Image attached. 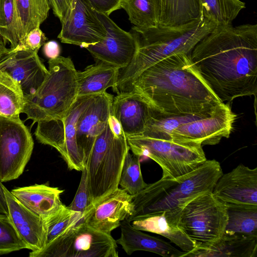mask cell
<instances>
[{"mask_svg":"<svg viewBox=\"0 0 257 257\" xmlns=\"http://www.w3.org/2000/svg\"><path fill=\"white\" fill-rule=\"evenodd\" d=\"M191 60L222 102L257 92V25L216 26L192 49Z\"/></svg>","mask_w":257,"mask_h":257,"instance_id":"1","label":"cell"},{"mask_svg":"<svg viewBox=\"0 0 257 257\" xmlns=\"http://www.w3.org/2000/svg\"><path fill=\"white\" fill-rule=\"evenodd\" d=\"M190 55L180 53L159 61L143 71L126 91L139 94L155 111L165 115L212 110L222 102L200 75Z\"/></svg>","mask_w":257,"mask_h":257,"instance_id":"2","label":"cell"},{"mask_svg":"<svg viewBox=\"0 0 257 257\" xmlns=\"http://www.w3.org/2000/svg\"><path fill=\"white\" fill-rule=\"evenodd\" d=\"M216 27L202 17L179 26L133 27L130 32L135 39L137 50L129 64L119 70L113 91L116 94L126 91L143 71L160 61L178 54H190L195 45Z\"/></svg>","mask_w":257,"mask_h":257,"instance_id":"3","label":"cell"},{"mask_svg":"<svg viewBox=\"0 0 257 257\" xmlns=\"http://www.w3.org/2000/svg\"><path fill=\"white\" fill-rule=\"evenodd\" d=\"M223 174L220 163L206 160L198 168L179 177L163 179L148 185L134 195L130 222L165 211L178 209L198 195L212 192Z\"/></svg>","mask_w":257,"mask_h":257,"instance_id":"4","label":"cell"},{"mask_svg":"<svg viewBox=\"0 0 257 257\" xmlns=\"http://www.w3.org/2000/svg\"><path fill=\"white\" fill-rule=\"evenodd\" d=\"M48 63L42 84L34 94L24 96L22 113L34 122L63 118L78 97L77 71L72 60L59 56Z\"/></svg>","mask_w":257,"mask_h":257,"instance_id":"5","label":"cell"},{"mask_svg":"<svg viewBox=\"0 0 257 257\" xmlns=\"http://www.w3.org/2000/svg\"><path fill=\"white\" fill-rule=\"evenodd\" d=\"M130 150L126 137L111 113L85 165L92 203L118 188L124 161Z\"/></svg>","mask_w":257,"mask_h":257,"instance_id":"6","label":"cell"},{"mask_svg":"<svg viewBox=\"0 0 257 257\" xmlns=\"http://www.w3.org/2000/svg\"><path fill=\"white\" fill-rule=\"evenodd\" d=\"M126 139L134 155L149 158L160 166L163 179L175 178L189 173L207 160L202 146L195 142L142 135Z\"/></svg>","mask_w":257,"mask_h":257,"instance_id":"7","label":"cell"},{"mask_svg":"<svg viewBox=\"0 0 257 257\" xmlns=\"http://www.w3.org/2000/svg\"><path fill=\"white\" fill-rule=\"evenodd\" d=\"M168 211L195 247L209 244L221 237L227 222L226 204L212 192L201 194L181 207Z\"/></svg>","mask_w":257,"mask_h":257,"instance_id":"8","label":"cell"},{"mask_svg":"<svg viewBox=\"0 0 257 257\" xmlns=\"http://www.w3.org/2000/svg\"><path fill=\"white\" fill-rule=\"evenodd\" d=\"M236 115L228 103L221 102L211 110L199 113L173 115L174 128L165 139L195 142L214 145L229 138Z\"/></svg>","mask_w":257,"mask_h":257,"instance_id":"9","label":"cell"},{"mask_svg":"<svg viewBox=\"0 0 257 257\" xmlns=\"http://www.w3.org/2000/svg\"><path fill=\"white\" fill-rule=\"evenodd\" d=\"M111 234L85 222L78 224L46 245L32 251L30 257H117V244Z\"/></svg>","mask_w":257,"mask_h":257,"instance_id":"10","label":"cell"},{"mask_svg":"<svg viewBox=\"0 0 257 257\" xmlns=\"http://www.w3.org/2000/svg\"><path fill=\"white\" fill-rule=\"evenodd\" d=\"M94 95L79 96L65 116L37 122L34 135L40 143L54 148L66 162L70 170L81 171L84 167L76 141L78 120Z\"/></svg>","mask_w":257,"mask_h":257,"instance_id":"11","label":"cell"},{"mask_svg":"<svg viewBox=\"0 0 257 257\" xmlns=\"http://www.w3.org/2000/svg\"><path fill=\"white\" fill-rule=\"evenodd\" d=\"M34 141L29 128L20 118L0 115V180L18 178L29 161Z\"/></svg>","mask_w":257,"mask_h":257,"instance_id":"12","label":"cell"},{"mask_svg":"<svg viewBox=\"0 0 257 257\" xmlns=\"http://www.w3.org/2000/svg\"><path fill=\"white\" fill-rule=\"evenodd\" d=\"M61 23L62 43L86 48L106 37L104 25L86 0H75Z\"/></svg>","mask_w":257,"mask_h":257,"instance_id":"13","label":"cell"},{"mask_svg":"<svg viewBox=\"0 0 257 257\" xmlns=\"http://www.w3.org/2000/svg\"><path fill=\"white\" fill-rule=\"evenodd\" d=\"M134 197L117 188L92 203L84 213V222L96 230L111 234L122 220L133 214Z\"/></svg>","mask_w":257,"mask_h":257,"instance_id":"14","label":"cell"},{"mask_svg":"<svg viewBox=\"0 0 257 257\" xmlns=\"http://www.w3.org/2000/svg\"><path fill=\"white\" fill-rule=\"evenodd\" d=\"M106 30L105 39L86 49L98 61L121 69L127 66L137 50L135 38L119 27L109 16L97 13Z\"/></svg>","mask_w":257,"mask_h":257,"instance_id":"15","label":"cell"},{"mask_svg":"<svg viewBox=\"0 0 257 257\" xmlns=\"http://www.w3.org/2000/svg\"><path fill=\"white\" fill-rule=\"evenodd\" d=\"M113 98L106 91L94 95L78 120L76 141L84 167L95 140L107 124L112 113Z\"/></svg>","mask_w":257,"mask_h":257,"instance_id":"16","label":"cell"},{"mask_svg":"<svg viewBox=\"0 0 257 257\" xmlns=\"http://www.w3.org/2000/svg\"><path fill=\"white\" fill-rule=\"evenodd\" d=\"M0 71L7 73L17 81L24 96L34 94L48 73V70L38 52L11 50L0 57Z\"/></svg>","mask_w":257,"mask_h":257,"instance_id":"17","label":"cell"},{"mask_svg":"<svg viewBox=\"0 0 257 257\" xmlns=\"http://www.w3.org/2000/svg\"><path fill=\"white\" fill-rule=\"evenodd\" d=\"M212 193L225 203L257 205V168L239 164L221 175Z\"/></svg>","mask_w":257,"mask_h":257,"instance_id":"18","label":"cell"},{"mask_svg":"<svg viewBox=\"0 0 257 257\" xmlns=\"http://www.w3.org/2000/svg\"><path fill=\"white\" fill-rule=\"evenodd\" d=\"M153 112L150 104L134 92H119L113 98L112 113L126 137L141 135Z\"/></svg>","mask_w":257,"mask_h":257,"instance_id":"19","label":"cell"},{"mask_svg":"<svg viewBox=\"0 0 257 257\" xmlns=\"http://www.w3.org/2000/svg\"><path fill=\"white\" fill-rule=\"evenodd\" d=\"M8 208V215L28 249L37 251L46 245L42 217L23 205L3 184Z\"/></svg>","mask_w":257,"mask_h":257,"instance_id":"20","label":"cell"},{"mask_svg":"<svg viewBox=\"0 0 257 257\" xmlns=\"http://www.w3.org/2000/svg\"><path fill=\"white\" fill-rule=\"evenodd\" d=\"M119 226L120 236L115 241L128 255L139 250L152 252L164 257H183L185 253L160 238L135 228L127 219L122 220Z\"/></svg>","mask_w":257,"mask_h":257,"instance_id":"21","label":"cell"},{"mask_svg":"<svg viewBox=\"0 0 257 257\" xmlns=\"http://www.w3.org/2000/svg\"><path fill=\"white\" fill-rule=\"evenodd\" d=\"M256 253L257 238L224 233L209 244L185 252L183 257H256Z\"/></svg>","mask_w":257,"mask_h":257,"instance_id":"22","label":"cell"},{"mask_svg":"<svg viewBox=\"0 0 257 257\" xmlns=\"http://www.w3.org/2000/svg\"><path fill=\"white\" fill-rule=\"evenodd\" d=\"M64 191L57 187L35 184L18 187L11 193L26 207L43 218L59 209L63 204L60 195Z\"/></svg>","mask_w":257,"mask_h":257,"instance_id":"23","label":"cell"},{"mask_svg":"<svg viewBox=\"0 0 257 257\" xmlns=\"http://www.w3.org/2000/svg\"><path fill=\"white\" fill-rule=\"evenodd\" d=\"M130 222L135 228L156 233L168 238L185 252H190L195 248V243L177 226L167 211L135 219Z\"/></svg>","mask_w":257,"mask_h":257,"instance_id":"24","label":"cell"},{"mask_svg":"<svg viewBox=\"0 0 257 257\" xmlns=\"http://www.w3.org/2000/svg\"><path fill=\"white\" fill-rule=\"evenodd\" d=\"M119 68L98 61L83 71H77L78 97L95 95L115 88Z\"/></svg>","mask_w":257,"mask_h":257,"instance_id":"25","label":"cell"},{"mask_svg":"<svg viewBox=\"0 0 257 257\" xmlns=\"http://www.w3.org/2000/svg\"><path fill=\"white\" fill-rule=\"evenodd\" d=\"M225 204L227 222L224 233L257 238V205Z\"/></svg>","mask_w":257,"mask_h":257,"instance_id":"26","label":"cell"},{"mask_svg":"<svg viewBox=\"0 0 257 257\" xmlns=\"http://www.w3.org/2000/svg\"><path fill=\"white\" fill-rule=\"evenodd\" d=\"M159 25L175 26L200 18L199 0H160Z\"/></svg>","mask_w":257,"mask_h":257,"instance_id":"27","label":"cell"},{"mask_svg":"<svg viewBox=\"0 0 257 257\" xmlns=\"http://www.w3.org/2000/svg\"><path fill=\"white\" fill-rule=\"evenodd\" d=\"M200 17L216 26L232 25L240 12L245 8L240 0H199Z\"/></svg>","mask_w":257,"mask_h":257,"instance_id":"28","label":"cell"},{"mask_svg":"<svg viewBox=\"0 0 257 257\" xmlns=\"http://www.w3.org/2000/svg\"><path fill=\"white\" fill-rule=\"evenodd\" d=\"M121 8L135 27L146 29L159 25L160 0H123Z\"/></svg>","mask_w":257,"mask_h":257,"instance_id":"29","label":"cell"},{"mask_svg":"<svg viewBox=\"0 0 257 257\" xmlns=\"http://www.w3.org/2000/svg\"><path fill=\"white\" fill-rule=\"evenodd\" d=\"M24 105V95L19 83L7 73L0 71V115L20 117Z\"/></svg>","mask_w":257,"mask_h":257,"instance_id":"30","label":"cell"},{"mask_svg":"<svg viewBox=\"0 0 257 257\" xmlns=\"http://www.w3.org/2000/svg\"><path fill=\"white\" fill-rule=\"evenodd\" d=\"M84 213L75 212L63 204L51 214L42 218L46 245L76 225L84 222Z\"/></svg>","mask_w":257,"mask_h":257,"instance_id":"31","label":"cell"},{"mask_svg":"<svg viewBox=\"0 0 257 257\" xmlns=\"http://www.w3.org/2000/svg\"><path fill=\"white\" fill-rule=\"evenodd\" d=\"M14 1L22 25V39L31 30L40 27L47 18L51 8L48 0Z\"/></svg>","mask_w":257,"mask_h":257,"instance_id":"32","label":"cell"},{"mask_svg":"<svg viewBox=\"0 0 257 257\" xmlns=\"http://www.w3.org/2000/svg\"><path fill=\"white\" fill-rule=\"evenodd\" d=\"M22 34V25L14 0H0V35L11 49L18 45Z\"/></svg>","mask_w":257,"mask_h":257,"instance_id":"33","label":"cell"},{"mask_svg":"<svg viewBox=\"0 0 257 257\" xmlns=\"http://www.w3.org/2000/svg\"><path fill=\"white\" fill-rule=\"evenodd\" d=\"M148 184L142 176L140 157L128 152L124 161L118 185L129 194L134 196Z\"/></svg>","mask_w":257,"mask_h":257,"instance_id":"34","label":"cell"},{"mask_svg":"<svg viewBox=\"0 0 257 257\" xmlns=\"http://www.w3.org/2000/svg\"><path fill=\"white\" fill-rule=\"evenodd\" d=\"M28 249L8 215L0 212V255Z\"/></svg>","mask_w":257,"mask_h":257,"instance_id":"35","label":"cell"},{"mask_svg":"<svg viewBox=\"0 0 257 257\" xmlns=\"http://www.w3.org/2000/svg\"><path fill=\"white\" fill-rule=\"evenodd\" d=\"M80 183L74 198L68 208L75 212L84 213L92 204L91 198L87 171L84 167L81 171Z\"/></svg>","mask_w":257,"mask_h":257,"instance_id":"36","label":"cell"},{"mask_svg":"<svg viewBox=\"0 0 257 257\" xmlns=\"http://www.w3.org/2000/svg\"><path fill=\"white\" fill-rule=\"evenodd\" d=\"M47 40L45 34L40 27H37L31 30L21 39L16 47L11 51H31L38 52Z\"/></svg>","mask_w":257,"mask_h":257,"instance_id":"37","label":"cell"},{"mask_svg":"<svg viewBox=\"0 0 257 257\" xmlns=\"http://www.w3.org/2000/svg\"><path fill=\"white\" fill-rule=\"evenodd\" d=\"M75 0H74L75 1ZM97 13L109 16L114 11L121 9L123 0H86Z\"/></svg>","mask_w":257,"mask_h":257,"instance_id":"38","label":"cell"},{"mask_svg":"<svg viewBox=\"0 0 257 257\" xmlns=\"http://www.w3.org/2000/svg\"><path fill=\"white\" fill-rule=\"evenodd\" d=\"M55 16L60 22L73 5L74 0H48Z\"/></svg>","mask_w":257,"mask_h":257,"instance_id":"39","label":"cell"},{"mask_svg":"<svg viewBox=\"0 0 257 257\" xmlns=\"http://www.w3.org/2000/svg\"><path fill=\"white\" fill-rule=\"evenodd\" d=\"M43 51L47 58L52 59L60 56L61 47L58 42L51 40L46 42L43 45Z\"/></svg>","mask_w":257,"mask_h":257,"instance_id":"40","label":"cell"},{"mask_svg":"<svg viewBox=\"0 0 257 257\" xmlns=\"http://www.w3.org/2000/svg\"><path fill=\"white\" fill-rule=\"evenodd\" d=\"M2 185L0 180V212L8 215V206Z\"/></svg>","mask_w":257,"mask_h":257,"instance_id":"41","label":"cell"},{"mask_svg":"<svg viewBox=\"0 0 257 257\" xmlns=\"http://www.w3.org/2000/svg\"><path fill=\"white\" fill-rule=\"evenodd\" d=\"M7 43L4 38L0 35V57L11 50V48H7L6 47Z\"/></svg>","mask_w":257,"mask_h":257,"instance_id":"42","label":"cell"}]
</instances>
